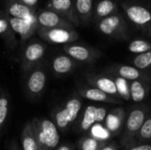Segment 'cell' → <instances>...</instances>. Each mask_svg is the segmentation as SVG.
I'll list each match as a JSON object with an SVG mask.
<instances>
[{"mask_svg":"<svg viewBox=\"0 0 151 150\" xmlns=\"http://www.w3.org/2000/svg\"><path fill=\"white\" fill-rule=\"evenodd\" d=\"M150 113V108L148 105L140 104L130 110L127 114V118L120 138V144L125 149L136 146V138L142 129L146 118Z\"/></svg>","mask_w":151,"mask_h":150,"instance_id":"1","label":"cell"},{"mask_svg":"<svg viewBox=\"0 0 151 150\" xmlns=\"http://www.w3.org/2000/svg\"><path fill=\"white\" fill-rule=\"evenodd\" d=\"M96 26L102 34L117 41L125 42L131 37L129 23L121 11L98 21Z\"/></svg>","mask_w":151,"mask_h":150,"instance_id":"2","label":"cell"},{"mask_svg":"<svg viewBox=\"0 0 151 150\" xmlns=\"http://www.w3.org/2000/svg\"><path fill=\"white\" fill-rule=\"evenodd\" d=\"M82 108V102L78 96H73L65 103L56 107L51 112V120L58 131L65 132L78 118Z\"/></svg>","mask_w":151,"mask_h":150,"instance_id":"3","label":"cell"},{"mask_svg":"<svg viewBox=\"0 0 151 150\" xmlns=\"http://www.w3.org/2000/svg\"><path fill=\"white\" fill-rule=\"evenodd\" d=\"M30 122L41 150H53L58 146L59 133L52 120L33 118Z\"/></svg>","mask_w":151,"mask_h":150,"instance_id":"4","label":"cell"},{"mask_svg":"<svg viewBox=\"0 0 151 150\" xmlns=\"http://www.w3.org/2000/svg\"><path fill=\"white\" fill-rule=\"evenodd\" d=\"M123 14L128 23L136 29L143 32L151 26V8L134 0H126L120 3Z\"/></svg>","mask_w":151,"mask_h":150,"instance_id":"5","label":"cell"},{"mask_svg":"<svg viewBox=\"0 0 151 150\" xmlns=\"http://www.w3.org/2000/svg\"><path fill=\"white\" fill-rule=\"evenodd\" d=\"M63 50L66 55L78 63L94 64L104 56L100 50L77 42L65 44Z\"/></svg>","mask_w":151,"mask_h":150,"instance_id":"6","label":"cell"},{"mask_svg":"<svg viewBox=\"0 0 151 150\" xmlns=\"http://www.w3.org/2000/svg\"><path fill=\"white\" fill-rule=\"evenodd\" d=\"M46 53V45L42 42L33 39L25 46L21 55V68L27 72L38 66Z\"/></svg>","mask_w":151,"mask_h":150,"instance_id":"7","label":"cell"},{"mask_svg":"<svg viewBox=\"0 0 151 150\" xmlns=\"http://www.w3.org/2000/svg\"><path fill=\"white\" fill-rule=\"evenodd\" d=\"M37 34L45 42L51 44H68L75 42L79 39V34L75 29L67 28H45L38 27Z\"/></svg>","mask_w":151,"mask_h":150,"instance_id":"8","label":"cell"},{"mask_svg":"<svg viewBox=\"0 0 151 150\" xmlns=\"http://www.w3.org/2000/svg\"><path fill=\"white\" fill-rule=\"evenodd\" d=\"M106 74L122 78L129 82L134 80H142L151 84L150 74L136 68L134 65L115 64L107 67Z\"/></svg>","mask_w":151,"mask_h":150,"instance_id":"9","label":"cell"},{"mask_svg":"<svg viewBox=\"0 0 151 150\" xmlns=\"http://www.w3.org/2000/svg\"><path fill=\"white\" fill-rule=\"evenodd\" d=\"M107 113L108 111L105 107L88 105L79 119L78 130L80 132H88L95 124L103 123Z\"/></svg>","mask_w":151,"mask_h":150,"instance_id":"10","label":"cell"},{"mask_svg":"<svg viewBox=\"0 0 151 150\" xmlns=\"http://www.w3.org/2000/svg\"><path fill=\"white\" fill-rule=\"evenodd\" d=\"M36 19L38 25L41 27L75 29V27L72 23L50 9H43L37 11Z\"/></svg>","mask_w":151,"mask_h":150,"instance_id":"11","label":"cell"},{"mask_svg":"<svg viewBox=\"0 0 151 150\" xmlns=\"http://www.w3.org/2000/svg\"><path fill=\"white\" fill-rule=\"evenodd\" d=\"M8 20L13 32L15 34H18L22 41H27L31 36H33L37 32L39 27L36 16L27 19L8 16Z\"/></svg>","mask_w":151,"mask_h":150,"instance_id":"12","label":"cell"},{"mask_svg":"<svg viewBox=\"0 0 151 150\" xmlns=\"http://www.w3.org/2000/svg\"><path fill=\"white\" fill-rule=\"evenodd\" d=\"M28 76L26 81L27 92L32 97H36L40 95L46 85V72L45 70L41 66H36L28 72Z\"/></svg>","mask_w":151,"mask_h":150,"instance_id":"13","label":"cell"},{"mask_svg":"<svg viewBox=\"0 0 151 150\" xmlns=\"http://www.w3.org/2000/svg\"><path fill=\"white\" fill-rule=\"evenodd\" d=\"M126 118L127 113L124 108L121 106L116 107L108 111L104 125L111 136H119L124 129Z\"/></svg>","mask_w":151,"mask_h":150,"instance_id":"14","label":"cell"},{"mask_svg":"<svg viewBox=\"0 0 151 150\" xmlns=\"http://www.w3.org/2000/svg\"><path fill=\"white\" fill-rule=\"evenodd\" d=\"M47 9L57 12L74 27L81 26L72 0H50L47 4Z\"/></svg>","mask_w":151,"mask_h":150,"instance_id":"15","label":"cell"},{"mask_svg":"<svg viewBox=\"0 0 151 150\" xmlns=\"http://www.w3.org/2000/svg\"><path fill=\"white\" fill-rule=\"evenodd\" d=\"M86 79L90 86L102 90L111 96L121 99L118 93L117 87L112 76L109 74L88 73L86 75Z\"/></svg>","mask_w":151,"mask_h":150,"instance_id":"16","label":"cell"},{"mask_svg":"<svg viewBox=\"0 0 151 150\" xmlns=\"http://www.w3.org/2000/svg\"><path fill=\"white\" fill-rule=\"evenodd\" d=\"M78 95L89 101L104 103L109 104H115V105H121L123 103V100L115 98L113 96L109 95L108 94L103 92L102 90L94 88V87H81L78 89Z\"/></svg>","mask_w":151,"mask_h":150,"instance_id":"17","label":"cell"},{"mask_svg":"<svg viewBox=\"0 0 151 150\" xmlns=\"http://www.w3.org/2000/svg\"><path fill=\"white\" fill-rule=\"evenodd\" d=\"M4 12L12 18L17 19H31L36 16V8L27 6L18 0H4Z\"/></svg>","mask_w":151,"mask_h":150,"instance_id":"18","label":"cell"},{"mask_svg":"<svg viewBox=\"0 0 151 150\" xmlns=\"http://www.w3.org/2000/svg\"><path fill=\"white\" fill-rule=\"evenodd\" d=\"M120 4L117 0H99L94 4L92 21L96 24L98 21L119 12Z\"/></svg>","mask_w":151,"mask_h":150,"instance_id":"19","label":"cell"},{"mask_svg":"<svg viewBox=\"0 0 151 150\" xmlns=\"http://www.w3.org/2000/svg\"><path fill=\"white\" fill-rule=\"evenodd\" d=\"M78 62L65 53L55 56L51 61V68L58 75H65L72 72L76 68Z\"/></svg>","mask_w":151,"mask_h":150,"instance_id":"20","label":"cell"},{"mask_svg":"<svg viewBox=\"0 0 151 150\" xmlns=\"http://www.w3.org/2000/svg\"><path fill=\"white\" fill-rule=\"evenodd\" d=\"M81 26H88L92 21L94 10L93 0H72Z\"/></svg>","mask_w":151,"mask_h":150,"instance_id":"21","label":"cell"},{"mask_svg":"<svg viewBox=\"0 0 151 150\" xmlns=\"http://www.w3.org/2000/svg\"><path fill=\"white\" fill-rule=\"evenodd\" d=\"M0 37L4 41L5 44L9 48L13 49L16 47L17 41L15 33L12 29L8 20V16L4 10H0Z\"/></svg>","mask_w":151,"mask_h":150,"instance_id":"22","label":"cell"},{"mask_svg":"<svg viewBox=\"0 0 151 150\" xmlns=\"http://www.w3.org/2000/svg\"><path fill=\"white\" fill-rule=\"evenodd\" d=\"M150 89V83L142 80L130 81V100L135 103H142L148 97Z\"/></svg>","mask_w":151,"mask_h":150,"instance_id":"23","label":"cell"},{"mask_svg":"<svg viewBox=\"0 0 151 150\" xmlns=\"http://www.w3.org/2000/svg\"><path fill=\"white\" fill-rule=\"evenodd\" d=\"M21 147L22 150H41L30 121L25 125L22 130Z\"/></svg>","mask_w":151,"mask_h":150,"instance_id":"24","label":"cell"},{"mask_svg":"<svg viewBox=\"0 0 151 150\" xmlns=\"http://www.w3.org/2000/svg\"><path fill=\"white\" fill-rule=\"evenodd\" d=\"M109 141H103L93 138L90 135L83 136L78 142L79 150H101Z\"/></svg>","mask_w":151,"mask_h":150,"instance_id":"25","label":"cell"},{"mask_svg":"<svg viewBox=\"0 0 151 150\" xmlns=\"http://www.w3.org/2000/svg\"><path fill=\"white\" fill-rule=\"evenodd\" d=\"M128 50L136 55L146 53L151 50V42L142 38L134 39L128 44Z\"/></svg>","mask_w":151,"mask_h":150,"instance_id":"26","label":"cell"},{"mask_svg":"<svg viewBox=\"0 0 151 150\" xmlns=\"http://www.w3.org/2000/svg\"><path fill=\"white\" fill-rule=\"evenodd\" d=\"M133 65L136 68L151 75V50L136 55L133 59Z\"/></svg>","mask_w":151,"mask_h":150,"instance_id":"27","label":"cell"},{"mask_svg":"<svg viewBox=\"0 0 151 150\" xmlns=\"http://www.w3.org/2000/svg\"><path fill=\"white\" fill-rule=\"evenodd\" d=\"M151 143V111L136 138V145Z\"/></svg>","mask_w":151,"mask_h":150,"instance_id":"28","label":"cell"},{"mask_svg":"<svg viewBox=\"0 0 151 150\" xmlns=\"http://www.w3.org/2000/svg\"><path fill=\"white\" fill-rule=\"evenodd\" d=\"M88 135L92 136L96 140L103 141H109L110 138L112 137L109 133V131L104 126V125H103L102 123L95 124L88 130Z\"/></svg>","mask_w":151,"mask_h":150,"instance_id":"29","label":"cell"},{"mask_svg":"<svg viewBox=\"0 0 151 150\" xmlns=\"http://www.w3.org/2000/svg\"><path fill=\"white\" fill-rule=\"evenodd\" d=\"M112 78L115 81L119 97L123 101H130V82L117 76H112Z\"/></svg>","mask_w":151,"mask_h":150,"instance_id":"30","label":"cell"},{"mask_svg":"<svg viewBox=\"0 0 151 150\" xmlns=\"http://www.w3.org/2000/svg\"><path fill=\"white\" fill-rule=\"evenodd\" d=\"M9 112V99L4 93H0V129L4 126Z\"/></svg>","mask_w":151,"mask_h":150,"instance_id":"31","label":"cell"},{"mask_svg":"<svg viewBox=\"0 0 151 150\" xmlns=\"http://www.w3.org/2000/svg\"><path fill=\"white\" fill-rule=\"evenodd\" d=\"M128 150H151V143L138 144Z\"/></svg>","mask_w":151,"mask_h":150,"instance_id":"32","label":"cell"},{"mask_svg":"<svg viewBox=\"0 0 151 150\" xmlns=\"http://www.w3.org/2000/svg\"><path fill=\"white\" fill-rule=\"evenodd\" d=\"M19 2H20L21 4L32 7V8H36L37 4H38V0H18Z\"/></svg>","mask_w":151,"mask_h":150,"instance_id":"33","label":"cell"},{"mask_svg":"<svg viewBox=\"0 0 151 150\" xmlns=\"http://www.w3.org/2000/svg\"><path fill=\"white\" fill-rule=\"evenodd\" d=\"M101 150H119V147L116 143L111 142V143H107Z\"/></svg>","mask_w":151,"mask_h":150,"instance_id":"34","label":"cell"},{"mask_svg":"<svg viewBox=\"0 0 151 150\" xmlns=\"http://www.w3.org/2000/svg\"><path fill=\"white\" fill-rule=\"evenodd\" d=\"M57 150H75L73 146L71 145V144H64V145H61L60 147H58Z\"/></svg>","mask_w":151,"mask_h":150,"instance_id":"35","label":"cell"},{"mask_svg":"<svg viewBox=\"0 0 151 150\" xmlns=\"http://www.w3.org/2000/svg\"><path fill=\"white\" fill-rule=\"evenodd\" d=\"M145 35H147L148 37H150V38H151V26L150 27H148L146 30H144L143 32H142Z\"/></svg>","mask_w":151,"mask_h":150,"instance_id":"36","label":"cell"},{"mask_svg":"<svg viewBox=\"0 0 151 150\" xmlns=\"http://www.w3.org/2000/svg\"><path fill=\"white\" fill-rule=\"evenodd\" d=\"M10 150H22V149H19V147L18 146V144H17V143L12 142V145H11Z\"/></svg>","mask_w":151,"mask_h":150,"instance_id":"37","label":"cell"}]
</instances>
